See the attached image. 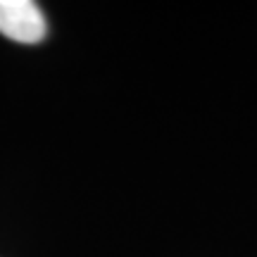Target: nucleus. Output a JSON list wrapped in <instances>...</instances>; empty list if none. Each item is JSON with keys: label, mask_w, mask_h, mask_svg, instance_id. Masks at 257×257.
Here are the masks:
<instances>
[{"label": "nucleus", "mask_w": 257, "mask_h": 257, "mask_svg": "<svg viewBox=\"0 0 257 257\" xmlns=\"http://www.w3.org/2000/svg\"><path fill=\"white\" fill-rule=\"evenodd\" d=\"M46 17L31 0H0V34L17 43H41L46 38Z\"/></svg>", "instance_id": "nucleus-1"}]
</instances>
